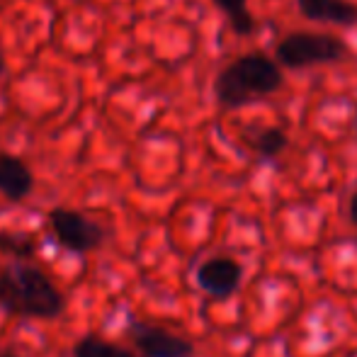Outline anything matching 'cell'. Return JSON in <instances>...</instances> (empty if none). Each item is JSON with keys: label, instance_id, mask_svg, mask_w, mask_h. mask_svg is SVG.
Segmentation results:
<instances>
[{"label": "cell", "instance_id": "5", "mask_svg": "<svg viewBox=\"0 0 357 357\" xmlns=\"http://www.w3.org/2000/svg\"><path fill=\"white\" fill-rule=\"evenodd\" d=\"M127 335L137 345L139 357H195V345L188 338L134 316L127 321Z\"/></svg>", "mask_w": 357, "mask_h": 357}, {"label": "cell", "instance_id": "1", "mask_svg": "<svg viewBox=\"0 0 357 357\" xmlns=\"http://www.w3.org/2000/svg\"><path fill=\"white\" fill-rule=\"evenodd\" d=\"M66 306L63 291L42 268L15 260L0 268V309L20 319L54 321Z\"/></svg>", "mask_w": 357, "mask_h": 357}, {"label": "cell", "instance_id": "9", "mask_svg": "<svg viewBox=\"0 0 357 357\" xmlns=\"http://www.w3.org/2000/svg\"><path fill=\"white\" fill-rule=\"evenodd\" d=\"M73 357H139V353L129 348H122L117 343H109V340L100 338V335H85V338L75 340Z\"/></svg>", "mask_w": 357, "mask_h": 357}, {"label": "cell", "instance_id": "6", "mask_svg": "<svg viewBox=\"0 0 357 357\" xmlns=\"http://www.w3.org/2000/svg\"><path fill=\"white\" fill-rule=\"evenodd\" d=\"M243 282V265L229 255H214L197 268V284L214 299H229Z\"/></svg>", "mask_w": 357, "mask_h": 357}, {"label": "cell", "instance_id": "11", "mask_svg": "<svg viewBox=\"0 0 357 357\" xmlns=\"http://www.w3.org/2000/svg\"><path fill=\"white\" fill-rule=\"evenodd\" d=\"M214 5L229 17L231 29L241 37H248L255 27L253 15L248 13V0H214Z\"/></svg>", "mask_w": 357, "mask_h": 357}, {"label": "cell", "instance_id": "2", "mask_svg": "<svg viewBox=\"0 0 357 357\" xmlns=\"http://www.w3.org/2000/svg\"><path fill=\"white\" fill-rule=\"evenodd\" d=\"M282 83L284 73L275 59L253 52L221 68L214 80V95L221 107L238 109L278 93Z\"/></svg>", "mask_w": 357, "mask_h": 357}, {"label": "cell", "instance_id": "10", "mask_svg": "<svg viewBox=\"0 0 357 357\" xmlns=\"http://www.w3.org/2000/svg\"><path fill=\"white\" fill-rule=\"evenodd\" d=\"M287 144H289V139H287L284 129H280V127H265L250 137V146H253L255 153L265 160L278 158L287 149Z\"/></svg>", "mask_w": 357, "mask_h": 357}, {"label": "cell", "instance_id": "13", "mask_svg": "<svg viewBox=\"0 0 357 357\" xmlns=\"http://www.w3.org/2000/svg\"><path fill=\"white\" fill-rule=\"evenodd\" d=\"M348 216H350V221L357 226V190L353 192V197H350V202H348Z\"/></svg>", "mask_w": 357, "mask_h": 357}, {"label": "cell", "instance_id": "15", "mask_svg": "<svg viewBox=\"0 0 357 357\" xmlns=\"http://www.w3.org/2000/svg\"><path fill=\"white\" fill-rule=\"evenodd\" d=\"M355 132H357V114H355Z\"/></svg>", "mask_w": 357, "mask_h": 357}, {"label": "cell", "instance_id": "16", "mask_svg": "<svg viewBox=\"0 0 357 357\" xmlns=\"http://www.w3.org/2000/svg\"><path fill=\"white\" fill-rule=\"evenodd\" d=\"M0 71H3V61H0Z\"/></svg>", "mask_w": 357, "mask_h": 357}, {"label": "cell", "instance_id": "14", "mask_svg": "<svg viewBox=\"0 0 357 357\" xmlns=\"http://www.w3.org/2000/svg\"><path fill=\"white\" fill-rule=\"evenodd\" d=\"M0 357H24V355L17 353L15 348H3V350H0Z\"/></svg>", "mask_w": 357, "mask_h": 357}, {"label": "cell", "instance_id": "3", "mask_svg": "<svg viewBox=\"0 0 357 357\" xmlns=\"http://www.w3.org/2000/svg\"><path fill=\"white\" fill-rule=\"evenodd\" d=\"M348 44L335 34L321 32H291L284 34L275 47V63L280 68H309L321 63H335L348 56Z\"/></svg>", "mask_w": 357, "mask_h": 357}, {"label": "cell", "instance_id": "4", "mask_svg": "<svg viewBox=\"0 0 357 357\" xmlns=\"http://www.w3.org/2000/svg\"><path fill=\"white\" fill-rule=\"evenodd\" d=\"M49 226L54 231V238L71 253H93L102 245L105 241V229L93 221L90 216L75 212V209H63L56 207L49 214Z\"/></svg>", "mask_w": 357, "mask_h": 357}, {"label": "cell", "instance_id": "12", "mask_svg": "<svg viewBox=\"0 0 357 357\" xmlns=\"http://www.w3.org/2000/svg\"><path fill=\"white\" fill-rule=\"evenodd\" d=\"M0 248L17 260H27V258H32V253H34V243L27 238V236L8 234V231L0 234Z\"/></svg>", "mask_w": 357, "mask_h": 357}, {"label": "cell", "instance_id": "7", "mask_svg": "<svg viewBox=\"0 0 357 357\" xmlns=\"http://www.w3.org/2000/svg\"><path fill=\"white\" fill-rule=\"evenodd\" d=\"M301 17L311 22H328L340 27L357 24V5L350 0H296Z\"/></svg>", "mask_w": 357, "mask_h": 357}, {"label": "cell", "instance_id": "8", "mask_svg": "<svg viewBox=\"0 0 357 357\" xmlns=\"http://www.w3.org/2000/svg\"><path fill=\"white\" fill-rule=\"evenodd\" d=\"M34 188V175L22 158L0 151V192L13 202H22Z\"/></svg>", "mask_w": 357, "mask_h": 357}]
</instances>
